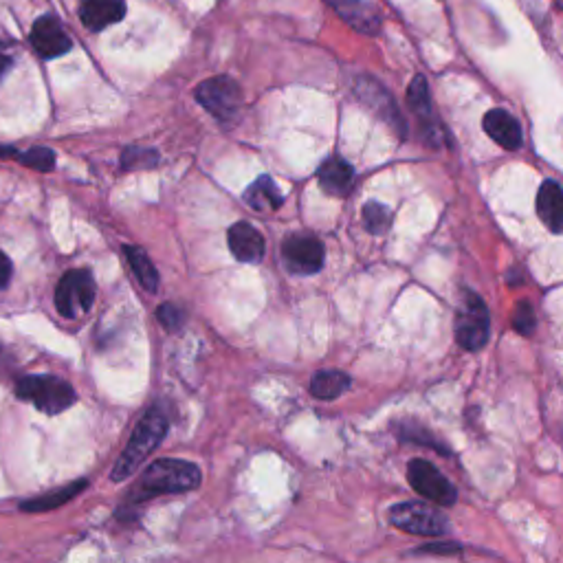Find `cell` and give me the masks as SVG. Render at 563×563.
Here are the masks:
<instances>
[{"instance_id": "5", "label": "cell", "mask_w": 563, "mask_h": 563, "mask_svg": "<svg viewBox=\"0 0 563 563\" xmlns=\"http://www.w3.org/2000/svg\"><path fill=\"white\" fill-rule=\"evenodd\" d=\"M95 302V280L91 271L75 269L62 275L55 289V308L66 319L82 317Z\"/></svg>"}, {"instance_id": "2", "label": "cell", "mask_w": 563, "mask_h": 563, "mask_svg": "<svg viewBox=\"0 0 563 563\" xmlns=\"http://www.w3.org/2000/svg\"><path fill=\"white\" fill-rule=\"evenodd\" d=\"M168 416L163 414L161 407H154L146 416L141 418L139 425L135 427V432L130 436V443L124 449V454L117 460V465L113 467V478L115 482L128 480L132 473L137 471V467L146 460L154 449L161 445V440L168 432Z\"/></svg>"}, {"instance_id": "19", "label": "cell", "mask_w": 563, "mask_h": 563, "mask_svg": "<svg viewBox=\"0 0 563 563\" xmlns=\"http://www.w3.org/2000/svg\"><path fill=\"white\" fill-rule=\"evenodd\" d=\"M350 388V377L339 370H322L311 381V394L319 401H333Z\"/></svg>"}, {"instance_id": "6", "label": "cell", "mask_w": 563, "mask_h": 563, "mask_svg": "<svg viewBox=\"0 0 563 563\" xmlns=\"http://www.w3.org/2000/svg\"><path fill=\"white\" fill-rule=\"evenodd\" d=\"M196 102L218 121H234L242 106L240 86L227 75L212 77L196 88Z\"/></svg>"}, {"instance_id": "28", "label": "cell", "mask_w": 563, "mask_h": 563, "mask_svg": "<svg viewBox=\"0 0 563 563\" xmlns=\"http://www.w3.org/2000/svg\"><path fill=\"white\" fill-rule=\"evenodd\" d=\"M11 273H14V267H11V262L5 256V253L0 251V291L7 289V284L11 280Z\"/></svg>"}, {"instance_id": "13", "label": "cell", "mask_w": 563, "mask_h": 563, "mask_svg": "<svg viewBox=\"0 0 563 563\" xmlns=\"http://www.w3.org/2000/svg\"><path fill=\"white\" fill-rule=\"evenodd\" d=\"M229 249L234 258L247 264H258L264 258V238L260 231L249 223L231 225L227 234Z\"/></svg>"}, {"instance_id": "27", "label": "cell", "mask_w": 563, "mask_h": 563, "mask_svg": "<svg viewBox=\"0 0 563 563\" xmlns=\"http://www.w3.org/2000/svg\"><path fill=\"white\" fill-rule=\"evenodd\" d=\"M157 317H159L161 326L168 328V330H179L181 324H183V319H185L181 308H176L174 304H163V306H159Z\"/></svg>"}, {"instance_id": "15", "label": "cell", "mask_w": 563, "mask_h": 563, "mask_svg": "<svg viewBox=\"0 0 563 563\" xmlns=\"http://www.w3.org/2000/svg\"><path fill=\"white\" fill-rule=\"evenodd\" d=\"M537 214L553 234H563V187L559 183L546 181L539 187Z\"/></svg>"}, {"instance_id": "1", "label": "cell", "mask_w": 563, "mask_h": 563, "mask_svg": "<svg viewBox=\"0 0 563 563\" xmlns=\"http://www.w3.org/2000/svg\"><path fill=\"white\" fill-rule=\"evenodd\" d=\"M201 469L185 460H157L143 471L137 487L130 491V502H146L157 495L185 493L201 484Z\"/></svg>"}, {"instance_id": "21", "label": "cell", "mask_w": 563, "mask_h": 563, "mask_svg": "<svg viewBox=\"0 0 563 563\" xmlns=\"http://www.w3.org/2000/svg\"><path fill=\"white\" fill-rule=\"evenodd\" d=\"M86 489V482H73L69 487L58 489V491H51V493H44L42 498L36 500H29V502H22L20 504V511L25 513H44V511H53L58 509V506L66 504L69 500H73L77 493Z\"/></svg>"}, {"instance_id": "8", "label": "cell", "mask_w": 563, "mask_h": 563, "mask_svg": "<svg viewBox=\"0 0 563 563\" xmlns=\"http://www.w3.org/2000/svg\"><path fill=\"white\" fill-rule=\"evenodd\" d=\"M407 478H410L414 491L421 493L429 502L440 506H451L458 500L454 484H451L443 473L432 465V462L412 460L410 465H407Z\"/></svg>"}, {"instance_id": "11", "label": "cell", "mask_w": 563, "mask_h": 563, "mask_svg": "<svg viewBox=\"0 0 563 563\" xmlns=\"http://www.w3.org/2000/svg\"><path fill=\"white\" fill-rule=\"evenodd\" d=\"M352 29L374 36L381 29V14L368 0H326Z\"/></svg>"}, {"instance_id": "16", "label": "cell", "mask_w": 563, "mask_h": 563, "mask_svg": "<svg viewBox=\"0 0 563 563\" xmlns=\"http://www.w3.org/2000/svg\"><path fill=\"white\" fill-rule=\"evenodd\" d=\"M319 187L330 196H346L350 187L355 185V170L344 159H328L317 172Z\"/></svg>"}, {"instance_id": "25", "label": "cell", "mask_w": 563, "mask_h": 563, "mask_svg": "<svg viewBox=\"0 0 563 563\" xmlns=\"http://www.w3.org/2000/svg\"><path fill=\"white\" fill-rule=\"evenodd\" d=\"M159 163V154L154 150H141V148H128L121 154V165L124 170H141V168H154Z\"/></svg>"}, {"instance_id": "7", "label": "cell", "mask_w": 563, "mask_h": 563, "mask_svg": "<svg viewBox=\"0 0 563 563\" xmlns=\"http://www.w3.org/2000/svg\"><path fill=\"white\" fill-rule=\"evenodd\" d=\"M390 522L401 528L405 533L412 535H425V537H438L447 533V517L432 509V506L421 502H405L396 504L390 511Z\"/></svg>"}, {"instance_id": "18", "label": "cell", "mask_w": 563, "mask_h": 563, "mask_svg": "<svg viewBox=\"0 0 563 563\" xmlns=\"http://www.w3.org/2000/svg\"><path fill=\"white\" fill-rule=\"evenodd\" d=\"M357 93L363 102L370 104L372 108H377L379 113L390 121V124L401 126L399 110H396L390 93L383 91V86H379L374 80H368V77H363V80L357 84Z\"/></svg>"}, {"instance_id": "24", "label": "cell", "mask_w": 563, "mask_h": 563, "mask_svg": "<svg viewBox=\"0 0 563 563\" xmlns=\"http://www.w3.org/2000/svg\"><path fill=\"white\" fill-rule=\"evenodd\" d=\"M18 161L38 172H51L55 168V154L49 148H31L27 152H20Z\"/></svg>"}, {"instance_id": "22", "label": "cell", "mask_w": 563, "mask_h": 563, "mask_svg": "<svg viewBox=\"0 0 563 563\" xmlns=\"http://www.w3.org/2000/svg\"><path fill=\"white\" fill-rule=\"evenodd\" d=\"M407 102H410L412 110L423 124L432 121V99H429V86L423 75H416L410 88H407Z\"/></svg>"}, {"instance_id": "29", "label": "cell", "mask_w": 563, "mask_h": 563, "mask_svg": "<svg viewBox=\"0 0 563 563\" xmlns=\"http://www.w3.org/2000/svg\"><path fill=\"white\" fill-rule=\"evenodd\" d=\"M11 69V58L5 53H0V80H3L5 73Z\"/></svg>"}, {"instance_id": "30", "label": "cell", "mask_w": 563, "mask_h": 563, "mask_svg": "<svg viewBox=\"0 0 563 563\" xmlns=\"http://www.w3.org/2000/svg\"><path fill=\"white\" fill-rule=\"evenodd\" d=\"M5 157H18V152L9 146H0V159H5Z\"/></svg>"}, {"instance_id": "23", "label": "cell", "mask_w": 563, "mask_h": 563, "mask_svg": "<svg viewBox=\"0 0 563 563\" xmlns=\"http://www.w3.org/2000/svg\"><path fill=\"white\" fill-rule=\"evenodd\" d=\"M363 223H366V229L370 234H383V231H388L392 223L390 209L381 203H368L363 207Z\"/></svg>"}, {"instance_id": "17", "label": "cell", "mask_w": 563, "mask_h": 563, "mask_svg": "<svg viewBox=\"0 0 563 563\" xmlns=\"http://www.w3.org/2000/svg\"><path fill=\"white\" fill-rule=\"evenodd\" d=\"M245 203L251 209H256V212H275L284 203V196L271 176L264 174L247 187Z\"/></svg>"}, {"instance_id": "12", "label": "cell", "mask_w": 563, "mask_h": 563, "mask_svg": "<svg viewBox=\"0 0 563 563\" xmlns=\"http://www.w3.org/2000/svg\"><path fill=\"white\" fill-rule=\"evenodd\" d=\"M484 132L506 150H517L524 141L520 121L504 108H493L484 115Z\"/></svg>"}, {"instance_id": "4", "label": "cell", "mask_w": 563, "mask_h": 563, "mask_svg": "<svg viewBox=\"0 0 563 563\" xmlns=\"http://www.w3.org/2000/svg\"><path fill=\"white\" fill-rule=\"evenodd\" d=\"M456 341L460 348L476 352L487 346L491 333V317L489 308L476 293H465L460 308L456 311Z\"/></svg>"}, {"instance_id": "14", "label": "cell", "mask_w": 563, "mask_h": 563, "mask_svg": "<svg viewBox=\"0 0 563 563\" xmlns=\"http://www.w3.org/2000/svg\"><path fill=\"white\" fill-rule=\"evenodd\" d=\"M126 16V0H82L80 20L86 29L104 31Z\"/></svg>"}, {"instance_id": "20", "label": "cell", "mask_w": 563, "mask_h": 563, "mask_svg": "<svg viewBox=\"0 0 563 563\" xmlns=\"http://www.w3.org/2000/svg\"><path fill=\"white\" fill-rule=\"evenodd\" d=\"M124 251H126L130 269H132V273H135V278L139 280L143 289L150 291V293L157 291L159 289V273H157V269H154V264H152L148 253L143 251L141 247H132V245H128Z\"/></svg>"}, {"instance_id": "3", "label": "cell", "mask_w": 563, "mask_h": 563, "mask_svg": "<svg viewBox=\"0 0 563 563\" xmlns=\"http://www.w3.org/2000/svg\"><path fill=\"white\" fill-rule=\"evenodd\" d=\"M16 394L20 401H29L36 405L42 414H62L77 401V394L71 383L64 379L51 377V374H31V377L20 379L16 385Z\"/></svg>"}, {"instance_id": "10", "label": "cell", "mask_w": 563, "mask_h": 563, "mask_svg": "<svg viewBox=\"0 0 563 563\" xmlns=\"http://www.w3.org/2000/svg\"><path fill=\"white\" fill-rule=\"evenodd\" d=\"M29 40L31 47L36 49V53L44 60L60 58V55L69 53L73 47L69 33L64 31V27L53 16H42L33 22Z\"/></svg>"}, {"instance_id": "26", "label": "cell", "mask_w": 563, "mask_h": 563, "mask_svg": "<svg viewBox=\"0 0 563 563\" xmlns=\"http://www.w3.org/2000/svg\"><path fill=\"white\" fill-rule=\"evenodd\" d=\"M513 326L517 333L522 335H531L535 330V313H533V306L531 304H520L515 308V315H513Z\"/></svg>"}, {"instance_id": "9", "label": "cell", "mask_w": 563, "mask_h": 563, "mask_svg": "<svg viewBox=\"0 0 563 563\" xmlns=\"http://www.w3.org/2000/svg\"><path fill=\"white\" fill-rule=\"evenodd\" d=\"M282 258L295 275H313L324 267V247L313 236H291L284 240Z\"/></svg>"}]
</instances>
